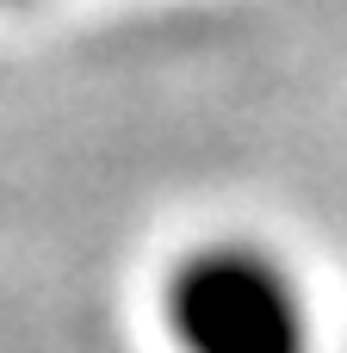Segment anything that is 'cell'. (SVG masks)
<instances>
[{
	"instance_id": "cell-1",
	"label": "cell",
	"mask_w": 347,
	"mask_h": 353,
	"mask_svg": "<svg viewBox=\"0 0 347 353\" xmlns=\"http://www.w3.org/2000/svg\"><path fill=\"white\" fill-rule=\"evenodd\" d=\"M155 310L174 353H317V298L261 236H205L174 254Z\"/></svg>"
},
{
	"instance_id": "cell-2",
	"label": "cell",
	"mask_w": 347,
	"mask_h": 353,
	"mask_svg": "<svg viewBox=\"0 0 347 353\" xmlns=\"http://www.w3.org/2000/svg\"><path fill=\"white\" fill-rule=\"evenodd\" d=\"M0 6H37V0H0Z\"/></svg>"
}]
</instances>
